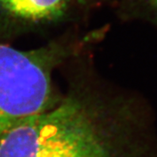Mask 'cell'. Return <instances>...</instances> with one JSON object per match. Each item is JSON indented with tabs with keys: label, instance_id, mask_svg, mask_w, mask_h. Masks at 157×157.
Listing matches in <instances>:
<instances>
[{
	"label": "cell",
	"instance_id": "cell-2",
	"mask_svg": "<svg viewBox=\"0 0 157 157\" xmlns=\"http://www.w3.org/2000/svg\"><path fill=\"white\" fill-rule=\"evenodd\" d=\"M90 39L68 36L28 51L0 44V135L52 105L53 70Z\"/></svg>",
	"mask_w": 157,
	"mask_h": 157
},
{
	"label": "cell",
	"instance_id": "cell-4",
	"mask_svg": "<svg viewBox=\"0 0 157 157\" xmlns=\"http://www.w3.org/2000/svg\"><path fill=\"white\" fill-rule=\"evenodd\" d=\"M148 10L157 17V0H143Z\"/></svg>",
	"mask_w": 157,
	"mask_h": 157
},
{
	"label": "cell",
	"instance_id": "cell-1",
	"mask_svg": "<svg viewBox=\"0 0 157 157\" xmlns=\"http://www.w3.org/2000/svg\"><path fill=\"white\" fill-rule=\"evenodd\" d=\"M107 112L91 98L69 96L0 135V157H127L121 125Z\"/></svg>",
	"mask_w": 157,
	"mask_h": 157
},
{
	"label": "cell",
	"instance_id": "cell-3",
	"mask_svg": "<svg viewBox=\"0 0 157 157\" xmlns=\"http://www.w3.org/2000/svg\"><path fill=\"white\" fill-rule=\"evenodd\" d=\"M77 0H0V17L6 21L32 27L62 20Z\"/></svg>",
	"mask_w": 157,
	"mask_h": 157
}]
</instances>
